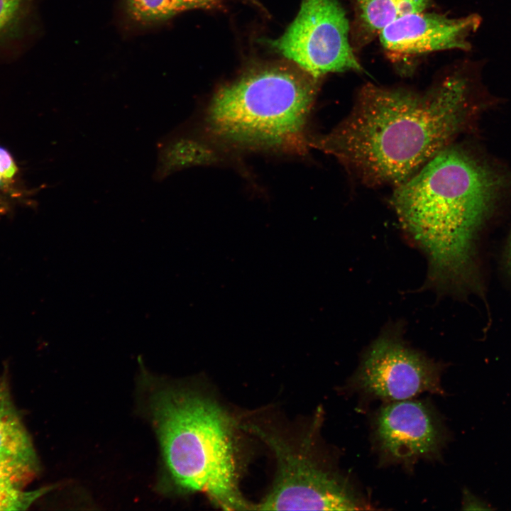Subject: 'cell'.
Masks as SVG:
<instances>
[{
  "mask_svg": "<svg viewBox=\"0 0 511 511\" xmlns=\"http://www.w3.org/2000/svg\"><path fill=\"white\" fill-rule=\"evenodd\" d=\"M468 93L461 72L421 93L368 83L346 119L316 145L365 184L397 185L449 146L466 120Z\"/></svg>",
  "mask_w": 511,
  "mask_h": 511,
  "instance_id": "6da1fadb",
  "label": "cell"
},
{
  "mask_svg": "<svg viewBox=\"0 0 511 511\" xmlns=\"http://www.w3.org/2000/svg\"><path fill=\"white\" fill-rule=\"evenodd\" d=\"M500 183L466 153L447 146L397 185L391 204L427 257L429 287L449 291L470 285L474 236Z\"/></svg>",
  "mask_w": 511,
  "mask_h": 511,
  "instance_id": "7a4b0ae2",
  "label": "cell"
},
{
  "mask_svg": "<svg viewBox=\"0 0 511 511\" xmlns=\"http://www.w3.org/2000/svg\"><path fill=\"white\" fill-rule=\"evenodd\" d=\"M149 403L170 483L222 510H253L238 486L236 419L214 399L180 386L157 387Z\"/></svg>",
  "mask_w": 511,
  "mask_h": 511,
  "instance_id": "3957f363",
  "label": "cell"
},
{
  "mask_svg": "<svg viewBox=\"0 0 511 511\" xmlns=\"http://www.w3.org/2000/svg\"><path fill=\"white\" fill-rule=\"evenodd\" d=\"M317 80L283 65L249 71L216 92L207 126L218 138L236 145L294 148L303 142Z\"/></svg>",
  "mask_w": 511,
  "mask_h": 511,
  "instance_id": "277c9868",
  "label": "cell"
},
{
  "mask_svg": "<svg viewBox=\"0 0 511 511\" xmlns=\"http://www.w3.org/2000/svg\"><path fill=\"white\" fill-rule=\"evenodd\" d=\"M273 451L277 472L273 487L256 510H357L370 504L350 480L317 454L312 441L297 445L257 425H245Z\"/></svg>",
  "mask_w": 511,
  "mask_h": 511,
  "instance_id": "5b68a950",
  "label": "cell"
},
{
  "mask_svg": "<svg viewBox=\"0 0 511 511\" xmlns=\"http://www.w3.org/2000/svg\"><path fill=\"white\" fill-rule=\"evenodd\" d=\"M403 324H388L364 350L349 388L363 397L389 402L424 392L444 395L443 365L404 339Z\"/></svg>",
  "mask_w": 511,
  "mask_h": 511,
  "instance_id": "8992f818",
  "label": "cell"
},
{
  "mask_svg": "<svg viewBox=\"0 0 511 511\" xmlns=\"http://www.w3.org/2000/svg\"><path fill=\"white\" fill-rule=\"evenodd\" d=\"M272 46L313 77L361 72L350 38V22L338 0H302L300 11Z\"/></svg>",
  "mask_w": 511,
  "mask_h": 511,
  "instance_id": "52a82bcc",
  "label": "cell"
},
{
  "mask_svg": "<svg viewBox=\"0 0 511 511\" xmlns=\"http://www.w3.org/2000/svg\"><path fill=\"white\" fill-rule=\"evenodd\" d=\"M371 439L380 466L410 471L421 460L441 458L449 434L431 402L412 398L380 407L373 418Z\"/></svg>",
  "mask_w": 511,
  "mask_h": 511,
  "instance_id": "ba28073f",
  "label": "cell"
},
{
  "mask_svg": "<svg viewBox=\"0 0 511 511\" xmlns=\"http://www.w3.org/2000/svg\"><path fill=\"white\" fill-rule=\"evenodd\" d=\"M476 14L453 18L427 10L403 16L386 26L378 38L393 62H409L449 50H469L468 38L480 24Z\"/></svg>",
  "mask_w": 511,
  "mask_h": 511,
  "instance_id": "9c48e42d",
  "label": "cell"
},
{
  "mask_svg": "<svg viewBox=\"0 0 511 511\" xmlns=\"http://www.w3.org/2000/svg\"><path fill=\"white\" fill-rule=\"evenodd\" d=\"M0 468L21 488L38 471L34 447L13 405L5 375L0 380Z\"/></svg>",
  "mask_w": 511,
  "mask_h": 511,
  "instance_id": "30bf717a",
  "label": "cell"
},
{
  "mask_svg": "<svg viewBox=\"0 0 511 511\" xmlns=\"http://www.w3.org/2000/svg\"><path fill=\"white\" fill-rule=\"evenodd\" d=\"M350 38L357 53L389 24L407 14L428 10L431 0H352Z\"/></svg>",
  "mask_w": 511,
  "mask_h": 511,
  "instance_id": "8fae6325",
  "label": "cell"
},
{
  "mask_svg": "<svg viewBox=\"0 0 511 511\" xmlns=\"http://www.w3.org/2000/svg\"><path fill=\"white\" fill-rule=\"evenodd\" d=\"M32 9L33 0H0V53L26 36Z\"/></svg>",
  "mask_w": 511,
  "mask_h": 511,
  "instance_id": "7c38bea8",
  "label": "cell"
},
{
  "mask_svg": "<svg viewBox=\"0 0 511 511\" xmlns=\"http://www.w3.org/2000/svg\"><path fill=\"white\" fill-rule=\"evenodd\" d=\"M201 148L192 141L172 139L159 146L158 160L154 177L158 180L182 167L197 163L202 158Z\"/></svg>",
  "mask_w": 511,
  "mask_h": 511,
  "instance_id": "4fadbf2b",
  "label": "cell"
},
{
  "mask_svg": "<svg viewBox=\"0 0 511 511\" xmlns=\"http://www.w3.org/2000/svg\"><path fill=\"white\" fill-rule=\"evenodd\" d=\"M127 4L131 16L142 22L164 20L186 10L180 0H127Z\"/></svg>",
  "mask_w": 511,
  "mask_h": 511,
  "instance_id": "5bb4252c",
  "label": "cell"
},
{
  "mask_svg": "<svg viewBox=\"0 0 511 511\" xmlns=\"http://www.w3.org/2000/svg\"><path fill=\"white\" fill-rule=\"evenodd\" d=\"M52 489L45 487L26 491L21 488L0 487V511L25 510L36 500Z\"/></svg>",
  "mask_w": 511,
  "mask_h": 511,
  "instance_id": "9a60e30c",
  "label": "cell"
},
{
  "mask_svg": "<svg viewBox=\"0 0 511 511\" xmlns=\"http://www.w3.org/2000/svg\"><path fill=\"white\" fill-rule=\"evenodd\" d=\"M18 172L17 164L11 153L0 146V200L4 196L18 194L15 183Z\"/></svg>",
  "mask_w": 511,
  "mask_h": 511,
  "instance_id": "2e32d148",
  "label": "cell"
},
{
  "mask_svg": "<svg viewBox=\"0 0 511 511\" xmlns=\"http://www.w3.org/2000/svg\"><path fill=\"white\" fill-rule=\"evenodd\" d=\"M463 506L464 510H490L488 505L470 493L466 489L463 493Z\"/></svg>",
  "mask_w": 511,
  "mask_h": 511,
  "instance_id": "e0dca14e",
  "label": "cell"
},
{
  "mask_svg": "<svg viewBox=\"0 0 511 511\" xmlns=\"http://www.w3.org/2000/svg\"><path fill=\"white\" fill-rule=\"evenodd\" d=\"M221 0H180L186 10L192 9H211L216 6Z\"/></svg>",
  "mask_w": 511,
  "mask_h": 511,
  "instance_id": "ac0fdd59",
  "label": "cell"
},
{
  "mask_svg": "<svg viewBox=\"0 0 511 511\" xmlns=\"http://www.w3.org/2000/svg\"><path fill=\"white\" fill-rule=\"evenodd\" d=\"M0 487L21 488L16 485L11 477L0 468Z\"/></svg>",
  "mask_w": 511,
  "mask_h": 511,
  "instance_id": "d6986e66",
  "label": "cell"
},
{
  "mask_svg": "<svg viewBox=\"0 0 511 511\" xmlns=\"http://www.w3.org/2000/svg\"><path fill=\"white\" fill-rule=\"evenodd\" d=\"M6 206L5 204L0 200V214L5 211Z\"/></svg>",
  "mask_w": 511,
  "mask_h": 511,
  "instance_id": "ffe728a7",
  "label": "cell"
},
{
  "mask_svg": "<svg viewBox=\"0 0 511 511\" xmlns=\"http://www.w3.org/2000/svg\"><path fill=\"white\" fill-rule=\"evenodd\" d=\"M509 261H510V265H511V241H510V248H509Z\"/></svg>",
  "mask_w": 511,
  "mask_h": 511,
  "instance_id": "44dd1931",
  "label": "cell"
}]
</instances>
